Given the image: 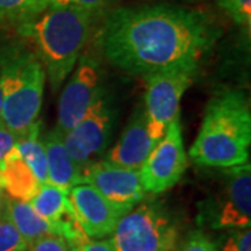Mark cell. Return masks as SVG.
Segmentation results:
<instances>
[{
    "instance_id": "cell-1",
    "label": "cell",
    "mask_w": 251,
    "mask_h": 251,
    "mask_svg": "<svg viewBox=\"0 0 251 251\" xmlns=\"http://www.w3.org/2000/svg\"><path fill=\"white\" fill-rule=\"evenodd\" d=\"M221 35L204 11L175 4L117 7L103 17L99 46L112 66L131 75L197 70Z\"/></svg>"
},
{
    "instance_id": "cell-2",
    "label": "cell",
    "mask_w": 251,
    "mask_h": 251,
    "mask_svg": "<svg viewBox=\"0 0 251 251\" xmlns=\"http://www.w3.org/2000/svg\"><path fill=\"white\" fill-rule=\"evenodd\" d=\"M250 147L249 99L243 91H221L206 105L190 158L200 166L227 169L249 163Z\"/></svg>"
},
{
    "instance_id": "cell-3",
    "label": "cell",
    "mask_w": 251,
    "mask_h": 251,
    "mask_svg": "<svg viewBox=\"0 0 251 251\" xmlns=\"http://www.w3.org/2000/svg\"><path fill=\"white\" fill-rule=\"evenodd\" d=\"M95 18L72 7H49L34 21L17 27L35 46L53 92L74 70L88 44Z\"/></svg>"
},
{
    "instance_id": "cell-4",
    "label": "cell",
    "mask_w": 251,
    "mask_h": 251,
    "mask_svg": "<svg viewBox=\"0 0 251 251\" xmlns=\"http://www.w3.org/2000/svg\"><path fill=\"white\" fill-rule=\"evenodd\" d=\"M45 81V67L34 49L24 45L1 49V125L17 137L38 122Z\"/></svg>"
},
{
    "instance_id": "cell-5",
    "label": "cell",
    "mask_w": 251,
    "mask_h": 251,
    "mask_svg": "<svg viewBox=\"0 0 251 251\" xmlns=\"http://www.w3.org/2000/svg\"><path fill=\"white\" fill-rule=\"evenodd\" d=\"M110 239L116 251H173L175 224L166 209L151 201H141L122 216Z\"/></svg>"
},
{
    "instance_id": "cell-6",
    "label": "cell",
    "mask_w": 251,
    "mask_h": 251,
    "mask_svg": "<svg viewBox=\"0 0 251 251\" xmlns=\"http://www.w3.org/2000/svg\"><path fill=\"white\" fill-rule=\"evenodd\" d=\"M222 183L200 204L198 221L212 229H246L251 225L250 163L224 169Z\"/></svg>"
},
{
    "instance_id": "cell-7",
    "label": "cell",
    "mask_w": 251,
    "mask_h": 251,
    "mask_svg": "<svg viewBox=\"0 0 251 251\" xmlns=\"http://www.w3.org/2000/svg\"><path fill=\"white\" fill-rule=\"evenodd\" d=\"M197 70L172 69L145 77V119L148 133L158 144L168 127L179 119L180 102Z\"/></svg>"
},
{
    "instance_id": "cell-8",
    "label": "cell",
    "mask_w": 251,
    "mask_h": 251,
    "mask_svg": "<svg viewBox=\"0 0 251 251\" xmlns=\"http://www.w3.org/2000/svg\"><path fill=\"white\" fill-rule=\"evenodd\" d=\"M115 125V109L106 91H102L80 122L63 135L64 145L80 168L99 161L105 152Z\"/></svg>"
},
{
    "instance_id": "cell-9",
    "label": "cell",
    "mask_w": 251,
    "mask_h": 251,
    "mask_svg": "<svg viewBox=\"0 0 251 251\" xmlns=\"http://www.w3.org/2000/svg\"><path fill=\"white\" fill-rule=\"evenodd\" d=\"M188 166V158L179 119L173 122L162 140L152 148L140 169L145 193L161 194L179 183Z\"/></svg>"
},
{
    "instance_id": "cell-10",
    "label": "cell",
    "mask_w": 251,
    "mask_h": 251,
    "mask_svg": "<svg viewBox=\"0 0 251 251\" xmlns=\"http://www.w3.org/2000/svg\"><path fill=\"white\" fill-rule=\"evenodd\" d=\"M80 183H87L99 191L125 215L145 198L140 172L110 165L103 159L91 163L80 172Z\"/></svg>"
},
{
    "instance_id": "cell-11",
    "label": "cell",
    "mask_w": 251,
    "mask_h": 251,
    "mask_svg": "<svg viewBox=\"0 0 251 251\" xmlns=\"http://www.w3.org/2000/svg\"><path fill=\"white\" fill-rule=\"evenodd\" d=\"M102 91L98 63L90 56H82L59 99L56 128L66 134L80 122Z\"/></svg>"
},
{
    "instance_id": "cell-12",
    "label": "cell",
    "mask_w": 251,
    "mask_h": 251,
    "mask_svg": "<svg viewBox=\"0 0 251 251\" xmlns=\"http://www.w3.org/2000/svg\"><path fill=\"white\" fill-rule=\"evenodd\" d=\"M69 201L78 224L91 240H100L113 233L123 216L116 206L87 183H78L70 188Z\"/></svg>"
},
{
    "instance_id": "cell-13",
    "label": "cell",
    "mask_w": 251,
    "mask_h": 251,
    "mask_svg": "<svg viewBox=\"0 0 251 251\" xmlns=\"http://www.w3.org/2000/svg\"><path fill=\"white\" fill-rule=\"evenodd\" d=\"M155 145L148 133L145 112L138 108L130 117L116 145L106 153L103 161L119 168L140 171Z\"/></svg>"
},
{
    "instance_id": "cell-14",
    "label": "cell",
    "mask_w": 251,
    "mask_h": 251,
    "mask_svg": "<svg viewBox=\"0 0 251 251\" xmlns=\"http://www.w3.org/2000/svg\"><path fill=\"white\" fill-rule=\"evenodd\" d=\"M48 165V183L66 191L80 183V168L67 151L63 134L54 127L44 137Z\"/></svg>"
},
{
    "instance_id": "cell-15",
    "label": "cell",
    "mask_w": 251,
    "mask_h": 251,
    "mask_svg": "<svg viewBox=\"0 0 251 251\" xmlns=\"http://www.w3.org/2000/svg\"><path fill=\"white\" fill-rule=\"evenodd\" d=\"M41 186L16 148L0 162V190L11 200L29 202Z\"/></svg>"
},
{
    "instance_id": "cell-16",
    "label": "cell",
    "mask_w": 251,
    "mask_h": 251,
    "mask_svg": "<svg viewBox=\"0 0 251 251\" xmlns=\"http://www.w3.org/2000/svg\"><path fill=\"white\" fill-rule=\"evenodd\" d=\"M4 214L16 226L27 244H32L45 234L52 233V226L34 211L29 202L6 198Z\"/></svg>"
},
{
    "instance_id": "cell-17",
    "label": "cell",
    "mask_w": 251,
    "mask_h": 251,
    "mask_svg": "<svg viewBox=\"0 0 251 251\" xmlns=\"http://www.w3.org/2000/svg\"><path fill=\"white\" fill-rule=\"evenodd\" d=\"M16 150L41 184L48 183V165L44 141L41 140V125L36 122L17 138Z\"/></svg>"
},
{
    "instance_id": "cell-18",
    "label": "cell",
    "mask_w": 251,
    "mask_h": 251,
    "mask_svg": "<svg viewBox=\"0 0 251 251\" xmlns=\"http://www.w3.org/2000/svg\"><path fill=\"white\" fill-rule=\"evenodd\" d=\"M29 204L36 214L42 219H45L50 226L59 222L72 209L69 201V191L49 183L41 186L39 191L29 201Z\"/></svg>"
},
{
    "instance_id": "cell-19",
    "label": "cell",
    "mask_w": 251,
    "mask_h": 251,
    "mask_svg": "<svg viewBox=\"0 0 251 251\" xmlns=\"http://www.w3.org/2000/svg\"><path fill=\"white\" fill-rule=\"evenodd\" d=\"M50 7V0H0V25L20 27Z\"/></svg>"
},
{
    "instance_id": "cell-20",
    "label": "cell",
    "mask_w": 251,
    "mask_h": 251,
    "mask_svg": "<svg viewBox=\"0 0 251 251\" xmlns=\"http://www.w3.org/2000/svg\"><path fill=\"white\" fill-rule=\"evenodd\" d=\"M117 0H50V7H72L95 18L105 17L115 9Z\"/></svg>"
},
{
    "instance_id": "cell-21",
    "label": "cell",
    "mask_w": 251,
    "mask_h": 251,
    "mask_svg": "<svg viewBox=\"0 0 251 251\" xmlns=\"http://www.w3.org/2000/svg\"><path fill=\"white\" fill-rule=\"evenodd\" d=\"M218 6L224 10L234 23L250 34L251 0H218Z\"/></svg>"
},
{
    "instance_id": "cell-22",
    "label": "cell",
    "mask_w": 251,
    "mask_h": 251,
    "mask_svg": "<svg viewBox=\"0 0 251 251\" xmlns=\"http://www.w3.org/2000/svg\"><path fill=\"white\" fill-rule=\"evenodd\" d=\"M28 244L6 214L0 216V251H27Z\"/></svg>"
},
{
    "instance_id": "cell-23",
    "label": "cell",
    "mask_w": 251,
    "mask_h": 251,
    "mask_svg": "<svg viewBox=\"0 0 251 251\" xmlns=\"http://www.w3.org/2000/svg\"><path fill=\"white\" fill-rule=\"evenodd\" d=\"M180 251H219L218 246L204 232L196 230L187 236L183 242Z\"/></svg>"
},
{
    "instance_id": "cell-24",
    "label": "cell",
    "mask_w": 251,
    "mask_h": 251,
    "mask_svg": "<svg viewBox=\"0 0 251 251\" xmlns=\"http://www.w3.org/2000/svg\"><path fill=\"white\" fill-rule=\"evenodd\" d=\"M219 251H251L250 227L239 229L230 234Z\"/></svg>"
},
{
    "instance_id": "cell-25",
    "label": "cell",
    "mask_w": 251,
    "mask_h": 251,
    "mask_svg": "<svg viewBox=\"0 0 251 251\" xmlns=\"http://www.w3.org/2000/svg\"><path fill=\"white\" fill-rule=\"evenodd\" d=\"M27 251H72L62 237L49 233L28 246Z\"/></svg>"
},
{
    "instance_id": "cell-26",
    "label": "cell",
    "mask_w": 251,
    "mask_h": 251,
    "mask_svg": "<svg viewBox=\"0 0 251 251\" xmlns=\"http://www.w3.org/2000/svg\"><path fill=\"white\" fill-rule=\"evenodd\" d=\"M17 138L18 137L13 131H10L9 128L0 125V162L16 148Z\"/></svg>"
},
{
    "instance_id": "cell-27",
    "label": "cell",
    "mask_w": 251,
    "mask_h": 251,
    "mask_svg": "<svg viewBox=\"0 0 251 251\" xmlns=\"http://www.w3.org/2000/svg\"><path fill=\"white\" fill-rule=\"evenodd\" d=\"M80 251H116L110 239H100V240H88Z\"/></svg>"
},
{
    "instance_id": "cell-28",
    "label": "cell",
    "mask_w": 251,
    "mask_h": 251,
    "mask_svg": "<svg viewBox=\"0 0 251 251\" xmlns=\"http://www.w3.org/2000/svg\"><path fill=\"white\" fill-rule=\"evenodd\" d=\"M6 196H4V193L0 190V216L4 214V208H6Z\"/></svg>"
},
{
    "instance_id": "cell-29",
    "label": "cell",
    "mask_w": 251,
    "mask_h": 251,
    "mask_svg": "<svg viewBox=\"0 0 251 251\" xmlns=\"http://www.w3.org/2000/svg\"><path fill=\"white\" fill-rule=\"evenodd\" d=\"M0 125H1V87H0Z\"/></svg>"
},
{
    "instance_id": "cell-30",
    "label": "cell",
    "mask_w": 251,
    "mask_h": 251,
    "mask_svg": "<svg viewBox=\"0 0 251 251\" xmlns=\"http://www.w3.org/2000/svg\"><path fill=\"white\" fill-rule=\"evenodd\" d=\"M183 1H197V0H183Z\"/></svg>"
}]
</instances>
